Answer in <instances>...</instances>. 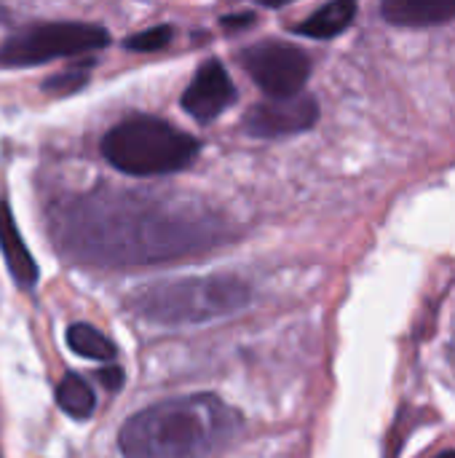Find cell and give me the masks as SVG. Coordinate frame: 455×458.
<instances>
[{"instance_id":"6da1fadb","label":"cell","mask_w":455,"mask_h":458,"mask_svg":"<svg viewBox=\"0 0 455 458\" xmlns=\"http://www.w3.org/2000/svg\"><path fill=\"white\" fill-rule=\"evenodd\" d=\"M48 225L62 255L99 268L182 260L231 239L223 217L201 201L123 188L62 201Z\"/></svg>"},{"instance_id":"7a4b0ae2","label":"cell","mask_w":455,"mask_h":458,"mask_svg":"<svg viewBox=\"0 0 455 458\" xmlns=\"http://www.w3.org/2000/svg\"><path fill=\"white\" fill-rule=\"evenodd\" d=\"M241 429V413L217 394L161 400L134 413L118 435L123 458H209Z\"/></svg>"},{"instance_id":"3957f363","label":"cell","mask_w":455,"mask_h":458,"mask_svg":"<svg viewBox=\"0 0 455 458\" xmlns=\"http://www.w3.org/2000/svg\"><path fill=\"white\" fill-rule=\"evenodd\" d=\"M249 301L252 290L247 282L231 274H212L142 284L126 298V306L142 319L177 327L231 317L247 309Z\"/></svg>"},{"instance_id":"277c9868","label":"cell","mask_w":455,"mask_h":458,"mask_svg":"<svg viewBox=\"0 0 455 458\" xmlns=\"http://www.w3.org/2000/svg\"><path fill=\"white\" fill-rule=\"evenodd\" d=\"M201 142L156 115H131L102 137V156L110 166L134 177L172 174L193 164Z\"/></svg>"},{"instance_id":"5b68a950","label":"cell","mask_w":455,"mask_h":458,"mask_svg":"<svg viewBox=\"0 0 455 458\" xmlns=\"http://www.w3.org/2000/svg\"><path fill=\"white\" fill-rule=\"evenodd\" d=\"M110 32L88 21H38L16 30L0 43V67H35L62 56L99 51Z\"/></svg>"},{"instance_id":"8992f818","label":"cell","mask_w":455,"mask_h":458,"mask_svg":"<svg viewBox=\"0 0 455 458\" xmlns=\"http://www.w3.org/2000/svg\"><path fill=\"white\" fill-rule=\"evenodd\" d=\"M241 67L249 78L271 97V99H290L303 94V86L311 75V59L303 48L282 43V40H263L239 54Z\"/></svg>"},{"instance_id":"52a82bcc","label":"cell","mask_w":455,"mask_h":458,"mask_svg":"<svg viewBox=\"0 0 455 458\" xmlns=\"http://www.w3.org/2000/svg\"><path fill=\"white\" fill-rule=\"evenodd\" d=\"M319 121V102L308 94L257 102L244 113V131L263 140L308 131Z\"/></svg>"},{"instance_id":"ba28073f","label":"cell","mask_w":455,"mask_h":458,"mask_svg":"<svg viewBox=\"0 0 455 458\" xmlns=\"http://www.w3.org/2000/svg\"><path fill=\"white\" fill-rule=\"evenodd\" d=\"M239 99V91L220 59H209L201 64V70L193 75L190 86L182 91V110L201 121L209 123L217 115H223L233 102Z\"/></svg>"},{"instance_id":"9c48e42d","label":"cell","mask_w":455,"mask_h":458,"mask_svg":"<svg viewBox=\"0 0 455 458\" xmlns=\"http://www.w3.org/2000/svg\"><path fill=\"white\" fill-rule=\"evenodd\" d=\"M0 252H3L5 268L13 276L16 287L32 290L38 284L40 271H38V263H35L29 247L24 244V239L16 228L13 212L5 199H0Z\"/></svg>"},{"instance_id":"30bf717a","label":"cell","mask_w":455,"mask_h":458,"mask_svg":"<svg viewBox=\"0 0 455 458\" xmlns=\"http://www.w3.org/2000/svg\"><path fill=\"white\" fill-rule=\"evenodd\" d=\"M381 16L394 27H437L455 19V0H386Z\"/></svg>"},{"instance_id":"8fae6325","label":"cell","mask_w":455,"mask_h":458,"mask_svg":"<svg viewBox=\"0 0 455 458\" xmlns=\"http://www.w3.org/2000/svg\"><path fill=\"white\" fill-rule=\"evenodd\" d=\"M357 16V3L351 0H333L327 5H322L319 11H314L308 19H303L295 32L298 35H306V38H314V40H330L341 32H346L351 27Z\"/></svg>"},{"instance_id":"7c38bea8","label":"cell","mask_w":455,"mask_h":458,"mask_svg":"<svg viewBox=\"0 0 455 458\" xmlns=\"http://www.w3.org/2000/svg\"><path fill=\"white\" fill-rule=\"evenodd\" d=\"M56 403L70 419L86 421L94 413L97 397H94V389L88 386L86 378H80L78 373H67L56 386Z\"/></svg>"},{"instance_id":"4fadbf2b","label":"cell","mask_w":455,"mask_h":458,"mask_svg":"<svg viewBox=\"0 0 455 458\" xmlns=\"http://www.w3.org/2000/svg\"><path fill=\"white\" fill-rule=\"evenodd\" d=\"M67 346L75 354H80L86 360H97V362H113L118 354L115 344L86 322H75L67 327Z\"/></svg>"},{"instance_id":"5bb4252c","label":"cell","mask_w":455,"mask_h":458,"mask_svg":"<svg viewBox=\"0 0 455 458\" xmlns=\"http://www.w3.org/2000/svg\"><path fill=\"white\" fill-rule=\"evenodd\" d=\"M88 72H91V62H80L78 67H70V70H62V72L46 78L43 91H48V94H72V91L86 86Z\"/></svg>"},{"instance_id":"9a60e30c","label":"cell","mask_w":455,"mask_h":458,"mask_svg":"<svg viewBox=\"0 0 455 458\" xmlns=\"http://www.w3.org/2000/svg\"><path fill=\"white\" fill-rule=\"evenodd\" d=\"M172 40V27L161 24V27H150V30H142L137 35H129L123 40V46L129 51H158L164 48L166 43Z\"/></svg>"},{"instance_id":"2e32d148","label":"cell","mask_w":455,"mask_h":458,"mask_svg":"<svg viewBox=\"0 0 455 458\" xmlns=\"http://www.w3.org/2000/svg\"><path fill=\"white\" fill-rule=\"evenodd\" d=\"M123 370L118 368V365H105V368H99L97 370V381L107 389V392H118L121 386H123Z\"/></svg>"},{"instance_id":"e0dca14e","label":"cell","mask_w":455,"mask_h":458,"mask_svg":"<svg viewBox=\"0 0 455 458\" xmlns=\"http://www.w3.org/2000/svg\"><path fill=\"white\" fill-rule=\"evenodd\" d=\"M255 21V16L252 13H244V16H223V24L228 27V30H236V27H249Z\"/></svg>"},{"instance_id":"ac0fdd59","label":"cell","mask_w":455,"mask_h":458,"mask_svg":"<svg viewBox=\"0 0 455 458\" xmlns=\"http://www.w3.org/2000/svg\"><path fill=\"white\" fill-rule=\"evenodd\" d=\"M437 458H455V451H445V454H440Z\"/></svg>"}]
</instances>
